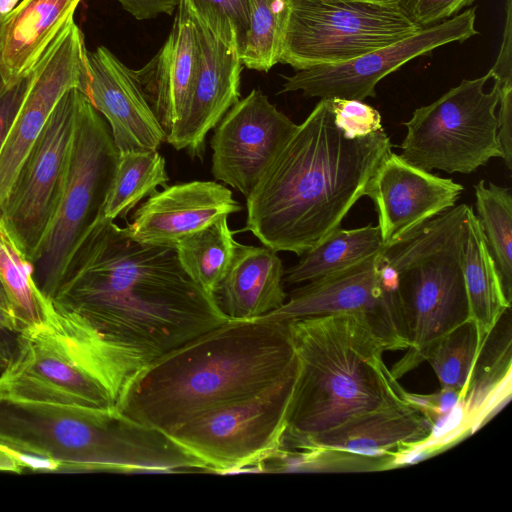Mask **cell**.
Wrapping results in <instances>:
<instances>
[{
  "mask_svg": "<svg viewBox=\"0 0 512 512\" xmlns=\"http://www.w3.org/2000/svg\"><path fill=\"white\" fill-rule=\"evenodd\" d=\"M49 299L106 347L125 389L158 357L230 321L184 271L175 246L136 242L102 216Z\"/></svg>",
  "mask_w": 512,
  "mask_h": 512,
  "instance_id": "cell-1",
  "label": "cell"
},
{
  "mask_svg": "<svg viewBox=\"0 0 512 512\" xmlns=\"http://www.w3.org/2000/svg\"><path fill=\"white\" fill-rule=\"evenodd\" d=\"M391 148L384 129L347 137L320 99L246 198L245 231L301 256L340 227Z\"/></svg>",
  "mask_w": 512,
  "mask_h": 512,
  "instance_id": "cell-2",
  "label": "cell"
},
{
  "mask_svg": "<svg viewBox=\"0 0 512 512\" xmlns=\"http://www.w3.org/2000/svg\"><path fill=\"white\" fill-rule=\"evenodd\" d=\"M299 371L287 322L230 320L158 357L128 384L116 408L166 435L188 421Z\"/></svg>",
  "mask_w": 512,
  "mask_h": 512,
  "instance_id": "cell-3",
  "label": "cell"
},
{
  "mask_svg": "<svg viewBox=\"0 0 512 512\" xmlns=\"http://www.w3.org/2000/svg\"><path fill=\"white\" fill-rule=\"evenodd\" d=\"M299 371L282 446L297 449L356 415L413 405L383 360L384 344L359 317L287 322Z\"/></svg>",
  "mask_w": 512,
  "mask_h": 512,
  "instance_id": "cell-4",
  "label": "cell"
},
{
  "mask_svg": "<svg viewBox=\"0 0 512 512\" xmlns=\"http://www.w3.org/2000/svg\"><path fill=\"white\" fill-rule=\"evenodd\" d=\"M0 449L43 456L61 472L130 474L205 471L168 435L117 408H90L0 395Z\"/></svg>",
  "mask_w": 512,
  "mask_h": 512,
  "instance_id": "cell-5",
  "label": "cell"
},
{
  "mask_svg": "<svg viewBox=\"0 0 512 512\" xmlns=\"http://www.w3.org/2000/svg\"><path fill=\"white\" fill-rule=\"evenodd\" d=\"M124 385L106 347L46 297L42 318L24 327L0 395L90 408H116Z\"/></svg>",
  "mask_w": 512,
  "mask_h": 512,
  "instance_id": "cell-6",
  "label": "cell"
},
{
  "mask_svg": "<svg viewBox=\"0 0 512 512\" xmlns=\"http://www.w3.org/2000/svg\"><path fill=\"white\" fill-rule=\"evenodd\" d=\"M467 204L455 205L384 248L398 272L408 342L391 372L401 378L423 361L430 345L469 319L461 266Z\"/></svg>",
  "mask_w": 512,
  "mask_h": 512,
  "instance_id": "cell-7",
  "label": "cell"
},
{
  "mask_svg": "<svg viewBox=\"0 0 512 512\" xmlns=\"http://www.w3.org/2000/svg\"><path fill=\"white\" fill-rule=\"evenodd\" d=\"M118 156L108 123L81 91L60 196L30 261L44 296L51 297L75 249L100 218Z\"/></svg>",
  "mask_w": 512,
  "mask_h": 512,
  "instance_id": "cell-8",
  "label": "cell"
},
{
  "mask_svg": "<svg viewBox=\"0 0 512 512\" xmlns=\"http://www.w3.org/2000/svg\"><path fill=\"white\" fill-rule=\"evenodd\" d=\"M489 72L463 79L434 102L416 108L404 122L406 135L400 154L427 171L469 174L501 158L496 109L499 92L485 85Z\"/></svg>",
  "mask_w": 512,
  "mask_h": 512,
  "instance_id": "cell-9",
  "label": "cell"
},
{
  "mask_svg": "<svg viewBox=\"0 0 512 512\" xmlns=\"http://www.w3.org/2000/svg\"><path fill=\"white\" fill-rule=\"evenodd\" d=\"M422 29L400 3L289 0L280 62L297 70L338 64Z\"/></svg>",
  "mask_w": 512,
  "mask_h": 512,
  "instance_id": "cell-10",
  "label": "cell"
},
{
  "mask_svg": "<svg viewBox=\"0 0 512 512\" xmlns=\"http://www.w3.org/2000/svg\"><path fill=\"white\" fill-rule=\"evenodd\" d=\"M297 376L208 411L168 436L206 471H258L282 446Z\"/></svg>",
  "mask_w": 512,
  "mask_h": 512,
  "instance_id": "cell-11",
  "label": "cell"
},
{
  "mask_svg": "<svg viewBox=\"0 0 512 512\" xmlns=\"http://www.w3.org/2000/svg\"><path fill=\"white\" fill-rule=\"evenodd\" d=\"M331 314L359 317L386 350L408 348L398 272L384 248L352 267L306 282L291 291L281 307L260 319L289 322Z\"/></svg>",
  "mask_w": 512,
  "mask_h": 512,
  "instance_id": "cell-12",
  "label": "cell"
},
{
  "mask_svg": "<svg viewBox=\"0 0 512 512\" xmlns=\"http://www.w3.org/2000/svg\"><path fill=\"white\" fill-rule=\"evenodd\" d=\"M80 92L72 88L58 101L0 212L5 228L29 261L50 224L60 196Z\"/></svg>",
  "mask_w": 512,
  "mask_h": 512,
  "instance_id": "cell-13",
  "label": "cell"
},
{
  "mask_svg": "<svg viewBox=\"0 0 512 512\" xmlns=\"http://www.w3.org/2000/svg\"><path fill=\"white\" fill-rule=\"evenodd\" d=\"M476 7L424 27L413 35L352 60L297 70L283 76L281 92L300 91L308 98L363 101L376 96V85L412 59L477 35Z\"/></svg>",
  "mask_w": 512,
  "mask_h": 512,
  "instance_id": "cell-14",
  "label": "cell"
},
{
  "mask_svg": "<svg viewBox=\"0 0 512 512\" xmlns=\"http://www.w3.org/2000/svg\"><path fill=\"white\" fill-rule=\"evenodd\" d=\"M86 53L84 35L72 18L32 70L28 90L0 149V212L58 101L72 88L83 92Z\"/></svg>",
  "mask_w": 512,
  "mask_h": 512,
  "instance_id": "cell-15",
  "label": "cell"
},
{
  "mask_svg": "<svg viewBox=\"0 0 512 512\" xmlns=\"http://www.w3.org/2000/svg\"><path fill=\"white\" fill-rule=\"evenodd\" d=\"M215 127L212 175L247 198L297 124L254 89Z\"/></svg>",
  "mask_w": 512,
  "mask_h": 512,
  "instance_id": "cell-16",
  "label": "cell"
},
{
  "mask_svg": "<svg viewBox=\"0 0 512 512\" xmlns=\"http://www.w3.org/2000/svg\"><path fill=\"white\" fill-rule=\"evenodd\" d=\"M464 187L422 169L390 150L364 196L374 203L384 248L456 205Z\"/></svg>",
  "mask_w": 512,
  "mask_h": 512,
  "instance_id": "cell-17",
  "label": "cell"
},
{
  "mask_svg": "<svg viewBox=\"0 0 512 512\" xmlns=\"http://www.w3.org/2000/svg\"><path fill=\"white\" fill-rule=\"evenodd\" d=\"M83 93L108 123L119 152L158 150L166 133L134 75L108 48L86 53Z\"/></svg>",
  "mask_w": 512,
  "mask_h": 512,
  "instance_id": "cell-18",
  "label": "cell"
},
{
  "mask_svg": "<svg viewBox=\"0 0 512 512\" xmlns=\"http://www.w3.org/2000/svg\"><path fill=\"white\" fill-rule=\"evenodd\" d=\"M195 21L201 44L200 67L185 109L165 142L202 159L207 133L240 100L243 64L234 49Z\"/></svg>",
  "mask_w": 512,
  "mask_h": 512,
  "instance_id": "cell-19",
  "label": "cell"
},
{
  "mask_svg": "<svg viewBox=\"0 0 512 512\" xmlns=\"http://www.w3.org/2000/svg\"><path fill=\"white\" fill-rule=\"evenodd\" d=\"M241 209L232 191L216 181L177 183L149 196L123 230L141 244L175 246L187 235Z\"/></svg>",
  "mask_w": 512,
  "mask_h": 512,
  "instance_id": "cell-20",
  "label": "cell"
},
{
  "mask_svg": "<svg viewBox=\"0 0 512 512\" xmlns=\"http://www.w3.org/2000/svg\"><path fill=\"white\" fill-rule=\"evenodd\" d=\"M200 59L201 44L195 18L185 0H180L165 43L145 66L134 70L166 136L185 109Z\"/></svg>",
  "mask_w": 512,
  "mask_h": 512,
  "instance_id": "cell-21",
  "label": "cell"
},
{
  "mask_svg": "<svg viewBox=\"0 0 512 512\" xmlns=\"http://www.w3.org/2000/svg\"><path fill=\"white\" fill-rule=\"evenodd\" d=\"M434 427L416 406L391 407L349 418L313 437L302 447L291 450L322 448L397 461L410 448L427 441Z\"/></svg>",
  "mask_w": 512,
  "mask_h": 512,
  "instance_id": "cell-22",
  "label": "cell"
},
{
  "mask_svg": "<svg viewBox=\"0 0 512 512\" xmlns=\"http://www.w3.org/2000/svg\"><path fill=\"white\" fill-rule=\"evenodd\" d=\"M82 0H22L0 23V74L7 87L28 76Z\"/></svg>",
  "mask_w": 512,
  "mask_h": 512,
  "instance_id": "cell-23",
  "label": "cell"
},
{
  "mask_svg": "<svg viewBox=\"0 0 512 512\" xmlns=\"http://www.w3.org/2000/svg\"><path fill=\"white\" fill-rule=\"evenodd\" d=\"M284 271L276 251L237 242L233 261L214 297L230 320L260 319L285 303Z\"/></svg>",
  "mask_w": 512,
  "mask_h": 512,
  "instance_id": "cell-24",
  "label": "cell"
},
{
  "mask_svg": "<svg viewBox=\"0 0 512 512\" xmlns=\"http://www.w3.org/2000/svg\"><path fill=\"white\" fill-rule=\"evenodd\" d=\"M461 266L468 301L469 318L483 337L501 315L511 308L501 279L488 248L477 215L469 207L464 222Z\"/></svg>",
  "mask_w": 512,
  "mask_h": 512,
  "instance_id": "cell-25",
  "label": "cell"
},
{
  "mask_svg": "<svg viewBox=\"0 0 512 512\" xmlns=\"http://www.w3.org/2000/svg\"><path fill=\"white\" fill-rule=\"evenodd\" d=\"M510 309L501 315L483 340L460 398L459 404L470 421L473 417L474 425L511 392H505V387L511 384Z\"/></svg>",
  "mask_w": 512,
  "mask_h": 512,
  "instance_id": "cell-26",
  "label": "cell"
},
{
  "mask_svg": "<svg viewBox=\"0 0 512 512\" xmlns=\"http://www.w3.org/2000/svg\"><path fill=\"white\" fill-rule=\"evenodd\" d=\"M384 248L378 226L338 228L284 271L289 285L316 280L352 267Z\"/></svg>",
  "mask_w": 512,
  "mask_h": 512,
  "instance_id": "cell-27",
  "label": "cell"
},
{
  "mask_svg": "<svg viewBox=\"0 0 512 512\" xmlns=\"http://www.w3.org/2000/svg\"><path fill=\"white\" fill-rule=\"evenodd\" d=\"M223 216L175 244L184 271L207 293L214 295L233 261L236 241Z\"/></svg>",
  "mask_w": 512,
  "mask_h": 512,
  "instance_id": "cell-28",
  "label": "cell"
},
{
  "mask_svg": "<svg viewBox=\"0 0 512 512\" xmlns=\"http://www.w3.org/2000/svg\"><path fill=\"white\" fill-rule=\"evenodd\" d=\"M168 181L166 161L158 150L119 154L101 216L112 221L125 218L157 187H166Z\"/></svg>",
  "mask_w": 512,
  "mask_h": 512,
  "instance_id": "cell-29",
  "label": "cell"
},
{
  "mask_svg": "<svg viewBox=\"0 0 512 512\" xmlns=\"http://www.w3.org/2000/svg\"><path fill=\"white\" fill-rule=\"evenodd\" d=\"M476 210L496 264L503 291L512 302V195L508 188L480 180L475 186Z\"/></svg>",
  "mask_w": 512,
  "mask_h": 512,
  "instance_id": "cell-30",
  "label": "cell"
},
{
  "mask_svg": "<svg viewBox=\"0 0 512 512\" xmlns=\"http://www.w3.org/2000/svg\"><path fill=\"white\" fill-rule=\"evenodd\" d=\"M0 283L21 330L38 322L46 296L33 277L32 264L0 219Z\"/></svg>",
  "mask_w": 512,
  "mask_h": 512,
  "instance_id": "cell-31",
  "label": "cell"
},
{
  "mask_svg": "<svg viewBox=\"0 0 512 512\" xmlns=\"http://www.w3.org/2000/svg\"><path fill=\"white\" fill-rule=\"evenodd\" d=\"M484 339L477 324L469 318L430 345L425 361L441 388L463 392Z\"/></svg>",
  "mask_w": 512,
  "mask_h": 512,
  "instance_id": "cell-32",
  "label": "cell"
},
{
  "mask_svg": "<svg viewBox=\"0 0 512 512\" xmlns=\"http://www.w3.org/2000/svg\"><path fill=\"white\" fill-rule=\"evenodd\" d=\"M250 28L240 57L248 69L267 72L280 62L289 0H250Z\"/></svg>",
  "mask_w": 512,
  "mask_h": 512,
  "instance_id": "cell-33",
  "label": "cell"
},
{
  "mask_svg": "<svg viewBox=\"0 0 512 512\" xmlns=\"http://www.w3.org/2000/svg\"><path fill=\"white\" fill-rule=\"evenodd\" d=\"M193 16L241 57L250 28V0H185Z\"/></svg>",
  "mask_w": 512,
  "mask_h": 512,
  "instance_id": "cell-34",
  "label": "cell"
},
{
  "mask_svg": "<svg viewBox=\"0 0 512 512\" xmlns=\"http://www.w3.org/2000/svg\"><path fill=\"white\" fill-rule=\"evenodd\" d=\"M336 126L347 137H363L383 129L377 109L359 100L328 99Z\"/></svg>",
  "mask_w": 512,
  "mask_h": 512,
  "instance_id": "cell-35",
  "label": "cell"
},
{
  "mask_svg": "<svg viewBox=\"0 0 512 512\" xmlns=\"http://www.w3.org/2000/svg\"><path fill=\"white\" fill-rule=\"evenodd\" d=\"M476 0H401L400 4L422 28L457 15Z\"/></svg>",
  "mask_w": 512,
  "mask_h": 512,
  "instance_id": "cell-36",
  "label": "cell"
},
{
  "mask_svg": "<svg viewBox=\"0 0 512 512\" xmlns=\"http://www.w3.org/2000/svg\"><path fill=\"white\" fill-rule=\"evenodd\" d=\"M462 391L441 388L430 395H419L408 392L409 400L434 423L445 417L459 404Z\"/></svg>",
  "mask_w": 512,
  "mask_h": 512,
  "instance_id": "cell-37",
  "label": "cell"
},
{
  "mask_svg": "<svg viewBox=\"0 0 512 512\" xmlns=\"http://www.w3.org/2000/svg\"><path fill=\"white\" fill-rule=\"evenodd\" d=\"M31 73L0 96V149L28 90Z\"/></svg>",
  "mask_w": 512,
  "mask_h": 512,
  "instance_id": "cell-38",
  "label": "cell"
},
{
  "mask_svg": "<svg viewBox=\"0 0 512 512\" xmlns=\"http://www.w3.org/2000/svg\"><path fill=\"white\" fill-rule=\"evenodd\" d=\"M512 0H506V20L500 50L493 67L488 71L490 79L498 84L512 83Z\"/></svg>",
  "mask_w": 512,
  "mask_h": 512,
  "instance_id": "cell-39",
  "label": "cell"
},
{
  "mask_svg": "<svg viewBox=\"0 0 512 512\" xmlns=\"http://www.w3.org/2000/svg\"><path fill=\"white\" fill-rule=\"evenodd\" d=\"M122 7L138 20L157 17L159 14L172 15L180 0H117Z\"/></svg>",
  "mask_w": 512,
  "mask_h": 512,
  "instance_id": "cell-40",
  "label": "cell"
},
{
  "mask_svg": "<svg viewBox=\"0 0 512 512\" xmlns=\"http://www.w3.org/2000/svg\"><path fill=\"white\" fill-rule=\"evenodd\" d=\"M21 327L12 313L0 308V354L9 362L13 357Z\"/></svg>",
  "mask_w": 512,
  "mask_h": 512,
  "instance_id": "cell-41",
  "label": "cell"
},
{
  "mask_svg": "<svg viewBox=\"0 0 512 512\" xmlns=\"http://www.w3.org/2000/svg\"><path fill=\"white\" fill-rule=\"evenodd\" d=\"M22 468L5 450L0 449V472L21 473Z\"/></svg>",
  "mask_w": 512,
  "mask_h": 512,
  "instance_id": "cell-42",
  "label": "cell"
},
{
  "mask_svg": "<svg viewBox=\"0 0 512 512\" xmlns=\"http://www.w3.org/2000/svg\"><path fill=\"white\" fill-rule=\"evenodd\" d=\"M18 2L19 0H0V15L3 19L15 8Z\"/></svg>",
  "mask_w": 512,
  "mask_h": 512,
  "instance_id": "cell-43",
  "label": "cell"
},
{
  "mask_svg": "<svg viewBox=\"0 0 512 512\" xmlns=\"http://www.w3.org/2000/svg\"><path fill=\"white\" fill-rule=\"evenodd\" d=\"M0 308H3L5 310L9 311L10 313H12L11 309H10V305H9L8 299L6 297V294H5L4 290H3V287L1 285V283H0Z\"/></svg>",
  "mask_w": 512,
  "mask_h": 512,
  "instance_id": "cell-44",
  "label": "cell"
},
{
  "mask_svg": "<svg viewBox=\"0 0 512 512\" xmlns=\"http://www.w3.org/2000/svg\"><path fill=\"white\" fill-rule=\"evenodd\" d=\"M9 364V360L0 354V372H2Z\"/></svg>",
  "mask_w": 512,
  "mask_h": 512,
  "instance_id": "cell-45",
  "label": "cell"
},
{
  "mask_svg": "<svg viewBox=\"0 0 512 512\" xmlns=\"http://www.w3.org/2000/svg\"><path fill=\"white\" fill-rule=\"evenodd\" d=\"M3 17L0 15V23L2 22ZM7 89V86L5 85L3 78L0 74V96L4 93V91Z\"/></svg>",
  "mask_w": 512,
  "mask_h": 512,
  "instance_id": "cell-46",
  "label": "cell"
},
{
  "mask_svg": "<svg viewBox=\"0 0 512 512\" xmlns=\"http://www.w3.org/2000/svg\"><path fill=\"white\" fill-rule=\"evenodd\" d=\"M360 1L387 2V3H400L401 2V0H360Z\"/></svg>",
  "mask_w": 512,
  "mask_h": 512,
  "instance_id": "cell-47",
  "label": "cell"
}]
</instances>
